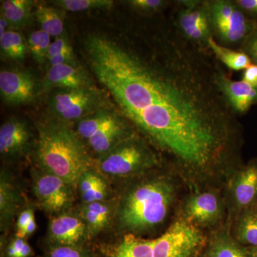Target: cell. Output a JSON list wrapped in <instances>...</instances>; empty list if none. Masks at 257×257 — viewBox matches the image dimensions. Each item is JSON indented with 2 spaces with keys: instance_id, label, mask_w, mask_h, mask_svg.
I'll return each mask as SVG.
<instances>
[{
  "instance_id": "23",
  "label": "cell",
  "mask_w": 257,
  "mask_h": 257,
  "mask_svg": "<svg viewBox=\"0 0 257 257\" xmlns=\"http://www.w3.org/2000/svg\"><path fill=\"white\" fill-rule=\"evenodd\" d=\"M208 47L216 60L230 70H244L252 64L250 57L242 51L235 50L221 45L214 37L209 40Z\"/></svg>"
},
{
  "instance_id": "3",
  "label": "cell",
  "mask_w": 257,
  "mask_h": 257,
  "mask_svg": "<svg viewBox=\"0 0 257 257\" xmlns=\"http://www.w3.org/2000/svg\"><path fill=\"white\" fill-rule=\"evenodd\" d=\"M175 197L173 185L165 177L147 179L130 187L115 211L118 228L128 234L141 232L163 222Z\"/></svg>"
},
{
  "instance_id": "6",
  "label": "cell",
  "mask_w": 257,
  "mask_h": 257,
  "mask_svg": "<svg viewBox=\"0 0 257 257\" xmlns=\"http://www.w3.org/2000/svg\"><path fill=\"white\" fill-rule=\"evenodd\" d=\"M213 37L225 47L241 46L256 21L248 18L231 0H207Z\"/></svg>"
},
{
  "instance_id": "4",
  "label": "cell",
  "mask_w": 257,
  "mask_h": 257,
  "mask_svg": "<svg viewBox=\"0 0 257 257\" xmlns=\"http://www.w3.org/2000/svg\"><path fill=\"white\" fill-rule=\"evenodd\" d=\"M43 120L73 126L101 108L114 106L105 89H56L47 93Z\"/></svg>"
},
{
  "instance_id": "12",
  "label": "cell",
  "mask_w": 257,
  "mask_h": 257,
  "mask_svg": "<svg viewBox=\"0 0 257 257\" xmlns=\"http://www.w3.org/2000/svg\"><path fill=\"white\" fill-rule=\"evenodd\" d=\"M138 135L136 130L118 109L112 119L85 143L94 160L105 155L126 139Z\"/></svg>"
},
{
  "instance_id": "31",
  "label": "cell",
  "mask_w": 257,
  "mask_h": 257,
  "mask_svg": "<svg viewBox=\"0 0 257 257\" xmlns=\"http://www.w3.org/2000/svg\"><path fill=\"white\" fill-rule=\"evenodd\" d=\"M47 257H94L90 251L82 246L53 245Z\"/></svg>"
},
{
  "instance_id": "18",
  "label": "cell",
  "mask_w": 257,
  "mask_h": 257,
  "mask_svg": "<svg viewBox=\"0 0 257 257\" xmlns=\"http://www.w3.org/2000/svg\"><path fill=\"white\" fill-rule=\"evenodd\" d=\"M22 197L11 176L6 171H1L0 176V223L1 229L10 226L21 205Z\"/></svg>"
},
{
  "instance_id": "30",
  "label": "cell",
  "mask_w": 257,
  "mask_h": 257,
  "mask_svg": "<svg viewBox=\"0 0 257 257\" xmlns=\"http://www.w3.org/2000/svg\"><path fill=\"white\" fill-rule=\"evenodd\" d=\"M125 3L134 11L145 17L160 14L170 5V2L165 0H130Z\"/></svg>"
},
{
  "instance_id": "25",
  "label": "cell",
  "mask_w": 257,
  "mask_h": 257,
  "mask_svg": "<svg viewBox=\"0 0 257 257\" xmlns=\"http://www.w3.org/2000/svg\"><path fill=\"white\" fill-rule=\"evenodd\" d=\"M2 57L15 62H23L28 55V42L18 30H10L0 37Z\"/></svg>"
},
{
  "instance_id": "29",
  "label": "cell",
  "mask_w": 257,
  "mask_h": 257,
  "mask_svg": "<svg viewBox=\"0 0 257 257\" xmlns=\"http://www.w3.org/2000/svg\"><path fill=\"white\" fill-rule=\"evenodd\" d=\"M29 52L39 64H43L47 60L49 49L51 45V36L44 30L32 32L28 40Z\"/></svg>"
},
{
  "instance_id": "17",
  "label": "cell",
  "mask_w": 257,
  "mask_h": 257,
  "mask_svg": "<svg viewBox=\"0 0 257 257\" xmlns=\"http://www.w3.org/2000/svg\"><path fill=\"white\" fill-rule=\"evenodd\" d=\"M233 194L238 207L245 209L257 206V161L250 162L237 172Z\"/></svg>"
},
{
  "instance_id": "14",
  "label": "cell",
  "mask_w": 257,
  "mask_h": 257,
  "mask_svg": "<svg viewBox=\"0 0 257 257\" xmlns=\"http://www.w3.org/2000/svg\"><path fill=\"white\" fill-rule=\"evenodd\" d=\"M48 235L54 245L63 246H82L89 236L87 225L82 216L68 211L52 218L49 224Z\"/></svg>"
},
{
  "instance_id": "20",
  "label": "cell",
  "mask_w": 257,
  "mask_h": 257,
  "mask_svg": "<svg viewBox=\"0 0 257 257\" xmlns=\"http://www.w3.org/2000/svg\"><path fill=\"white\" fill-rule=\"evenodd\" d=\"M115 211L114 206L107 200L83 204L80 216L87 225L89 236H95L105 229Z\"/></svg>"
},
{
  "instance_id": "38",
  "label": "cell",
  "mask_w": 257,
  "mask_h": 257,
  "mask_svg": "<svg viewBox=\"0 0 257 257\" xmlns=\"http://www.w3.org/2000/svg\"><path fill=\"white\" fill-rule=\"evenodd\" d=\"M36 229L37 223L36 221H35V217H34L33 219L30 221V223H29L28 226H26V228H25V229L24 230L23 232L20 235H18V236H17V237L25 239V238L33 234Z\"/></svg>"
},
{
  "instance_id": "26",
  "label": "cell",
  "mask_w": 257,
  "mask_h": 257,
  "mask_svg": "<svg viewBox=\"0 0 257 257\" xmlns=\"http://www.w3.org/2000/svg\"><path fill=\"white\" fill-rule=\"evenodd\" d=\"M236 238L243 244L257 247V206L243 209L236 226Z\"/></svg>"
},
{
  "instance_id": "34",
  "label": "cell",
  "mask_w": 257,
  "mask_h": 257,
  "mask_svg": "<svg viewBox=\"0 0 257 257\" xmlns=\"http://www.w3.org/2000/svg\"><path fill=\"white\" fill-rule=\"evenodd\" d=\"M47 62L49 65L56 66L62 65V64H79V62L76 57L74 52H66V53L60 54L55 57H50L47 59Z\"/></svg>"
},
{
  "instance_id": "33",
  "label": "cell",
  "mask_w": 257,
  "mask_h": 257,
  "mask_svg": "<svg viewBox=\"0 0 257 257\" xmlns=\"http://www.w3.org/2000/svg\"><path fill=\"white\" fill-rule=\"evenodd\" d=\"M71 52H74L73 48L71 45L68 37L64 34L62 36L55 38V41L51 43L47 59L60 54Z\"/></svg>"
},
{
  "instance_id": "8",
  "label": "cell",
  "mask_w": 257,
  "mask_h": 257,
  "mask_svg": "<svg viewBox=\"0 0 257 257\" xmlns=\"http://www.w3.org/2000/svg\"><path fill=\"white\" fill-rule=\"evenodd\" d=\"M155 239L154 257H194L204 243V237L192 223L179 220Z\"/></svg>"
},
{
  "instance_id": "24",
  "label": "cell",
  "mask_w": 257,
  "mask_h": 257,
  "mask_svg": "<svg viewBox=\"0 0 257 257\" xmlns=\"http://www.w3.org/2000/svg\"><path fill=\"white\" fill-rule=\"evenodd\" d=\"M155 243V239H143L127 234L110 257H154Z\"/></svg>"
},
{
  "instance_id": "2",
  "label": "cell",
  "mask_w": 257,
  "mask_h": 257,
  "mask_svg": "<svg viewBox=\"0 0 257 257\" xmlns=\"http://www.w3.org/2000/svg\"><path fill=\"white\" fill-rule=\"evenodd\" d=\"M35 149L37 167L57 176L74 189L81 176L94 167L95 160L73 126L39 121Z\"/></svg>"
},
{
  "instance_id": "5",
  "label": "cell",
  "mask_w": 257,
  "mask_h": 257,
  "mask_svg": "<svg viewBox=\"0 0 257 257\" xmlns=\"http://www.w3.org/2000/svg\"><path fill=\"white\" fill-rule=\"evenodd\" d=\"M158 165V156L150 144L136 135L96 159L94 167L104 176L123 178L141 175Z\"/></svg>"
},
{
  "instance_id": "36",
  "label": "cell",
  "mask_w": 257,
  "mask_h": 257,
  "mask_svg": "<svg viewBox=\"0 0 257 257\" xmlns=\"http://www.w3.org/2000/svg\"><path fill=\"white\" fill-rule=\"evenodd\" d=\"M234 3L248 18H257V0H234Z\"/></svg>"
},
{
  "instance_id": "1",
  "label": "cell",
  "mask_w": 257,
  "mask_h": 257,
  "mask_svg": "<svg viewBox=\"0 0 257 257\" xmlns=\"http://www.w3.org/2000/svg\"><path fill=\"white\" fill-rule=\"evenodd\" d=\"M145 48L101 39L88 64L143 138L187 168L204 170L231 153L236 113L221 92L211 52L187 41L172 15Z\"/></svg>"
},
{
  "instance_id": "9",
  "label": "cell",
  "mask_w": 257,
  "mask_h": 257,
  "mask_svg": "<svg viewBox=\"0 0 257 257\" xmlns=\"http://www.w3.org/2000/svg\"><path fill=\"white\" fill-rule=\"evenodd\" d=\"M32 178L34 194L47 213L57 215L72 207L74 188L63 179L39 167L32 170Z\"/></svg>"
},
{
  "instance_id": "19",
  "label": "cell",
  "mask_w": 257,
  "mask_h": 257,
  "mask_svg": "<svg viewBox=\"0 0 257 257\" xmlns=\"http://www.w3.org/2000/svg\"><path fill=\"white\" fill-rule=\"evenodd\" d=\"M84 204L106 201L109 194V186L105 177L95 167L86 171L77 184Z\"/></svg>"
},
{
  "instance_id": "37",
  "label": "cell",
  "mask_w": 257,
  "mask_h": 257,
  "mask_svg": "<svg viewBox=\"0 0 257 257\" xmlns=\"http://www.w3.org/2000/svg\"><path fill=\"white\" fill-rule=\"evenodd\" d=\"M241 80L253 87H257V64L252 63L244 69Z\"/></svg>"
},
{
  "instance_id": "7",
  "label": "cell",
  "mask_w": 257,
  "mask_h": 257,
  "mask_svg": "<svg viewBox=\"0 0 257 257\" xmlns=\"http://www.w3.org/2000/svg\"><path fill=\"white\" fill-rule=\"evenodd\" d=\"M175 5L171 15L181 35L193 45L209 50V40L214 37L207 0H179Z\"/></svg>"
},
{
  "instance_id": "10",
  "label": "cell",
  "mask_w": 257,
  "mask_h": 257,
  "mask_svg": "<svg viewBox=\"0 0 257 257\" xmlns=\"http://www.w3.org/2000/svg\"><path fill=\"white\" fill-rule=\"evenodd\" d=\"M0 94L8 105L32 104L44 94L42 82L26 69H3L0 72Z\"/></svg>"
},
{
  "instance_id": "22",
  "label": "cell",
  "mask_w": 257,
  "mask_h": 257,
  "mask_svg": "<svg viewBox=\"0 0 257 257\" xmlns=\"http://www.w3.org/2000/svg\"><path fill=\"white\" fill-rule=\"evenodd\" d=\"M35 1L5 0L1 1V15L10 24V30H18L28 26L32 20Z\"/></svg>"
},
{
  "instance_id": "13",
  "label": "cell",
  "mask_w": 257,
  "mask_h": 257,
  "mask_svg": "<svg viewBox=\"0 0 257 257\" xmlns=\"http://www.w3.org/2000/svg\"><path fill=\"white\" fill-rule=\"evenodd\" d=\"M94 76L79 64L50 66L42 80L44 94L56 89L91 87L96 86Z\"/></svg>"
},
{
  "instance_id": "21",
  "label": "cell",
  "mask_w": 257,
  "mask_h": 257,
  "mask_svg": "<svg viewBox=\"0 0 257 257\" xmlns=\"http://www.w3.org/2000/svg\"><path fill=\"white\" fill-rule=\"evenodd\" d=\"M34 16L41 27L51 37H57L64 35V11L55 5L40 3L35 4Z\"/></svg>"
},
{
  "instance_id": "27",
  "label": "cell",
  "mask_w": 257,
  "mask_h": 257,
  "mask_svg": "<svg viewBox=\"0 0 257 257\" xmlns=\"http://www.w3.org/2000/svg\"><path fill=\"white\" fill-rule=\"evenodd\" d=\"M206 257H250L247 248L242 247L227 235L214 237Z\"/></svg>"
},
{
  "instance_id": "39",
  "label": "cell",
  "mask_w": 257,
  "mask_h": 257,
  "mask_svg": "<svg viewBox=\"0 0 257 257\" xmlns=\"http://www.w3.org/2000/svg\"><path fill=\"white\" fill-rule=\"evenodd\" d=\"M10 30V24L3 15H0V37Z\"/></svg>"
},
{
  "instance_id": "32",
  "label": "cell",
  "mask_w": 257,
  "mask_h": 257,
  "mask_svg": "<svg viewBox=\"0 0 257 257\" xmlns=\"http://www.w3.org/2000/svg\"><path fill=\"white\" fill-rule=\"evenodd\" d=\"M239 50L246 53L253 64H257V21L252 31L241 44Z\"/></svg>"
},
{
  "instance_id": "40",
  "label": "cell",
  "mask_w": 257,
  "mask_h": 257,
  "mask_svg": "<svg viewBox=\"0 0 257 257\" xmlns=\"http://www.w3.org/2000/svg\"><path fill=\"white\" fill-rule=\"evenodd\" d=\"M247 249L250 257H257V247H248Z\"/></svg>"
},
{
  "instance_id": "15",
  "label": "cell",
  "mask_w": 257,
  "mask_h": 257,
  "mask_svg": "<svg viewBox=\"0 0 257 257\" xmlns=\"http://www.w3.org/2000/svg\"><path fill=\"white\" fill-rule=\"evenodd\" d=\"M218 84L225 99L236 114H243L257 103V87L244 81H235L221 69L218 76Z\"/></svg>"
},
{
  "instance_id": "35",
  "label": "cell",
  "mask_w": 257,
  "mask_h": 257,
  "mask_svg": "<svg viewBox=\"0 0 257 257\" xmlns=\"http://www.w3.org/2000/svg\"><path fill=\"white\" fill-rule=\"evenodd\" d=\"M35 217V213L32 208L24 209L19 214L17 220V234L16 236L21 234L28 226L30 221Z\"/></svg>"
},
{
  "instance_id": "11",
  "label": "cell",
  "mask_w": 257,
  "mask_h": 257,
  "mask_svg": "<svg viewBox=\"0 0 257 257\" xmlns=\"http://www.w3.org/2000/svg\"><path fill=\"white\" fill-rule=\"evenodd\" d=\"M37 137L26 119H8L0 127V154L3 160L16 161L35 151Z\"/></svg>"
},
{
  "instance_id": "16",
  "label": "cell",
  "mask_w": 257,
  "mask_h": 257,
  "mask_svg": "<svg viewBox=\"0 0 257 257\" xmlns=\"http://www.w3.org/2000/svg\"><path fill=\"white\" fill-rule=\"evenodd\" d=\"M184 214L192 224H212L221 216V204L215 194L203 192L193 196L184 206Z\"/></svg>"
},
{
  "instance_id": "28",
  "label": "cell",
  "mask_w": 257,
  "mask_h": 257,
  "mask_svg": "<svg viewBox=\"0 0 257 257\" xmlns=\"http://www.w3.org/2000/svg\"><path fill=\"white\" fill-rule=\"evenodd\" d=\"M50 4L63 11L84 12L92 10H110L114 2L111 0H53Z\"/></svg>"
}]
</instances>
